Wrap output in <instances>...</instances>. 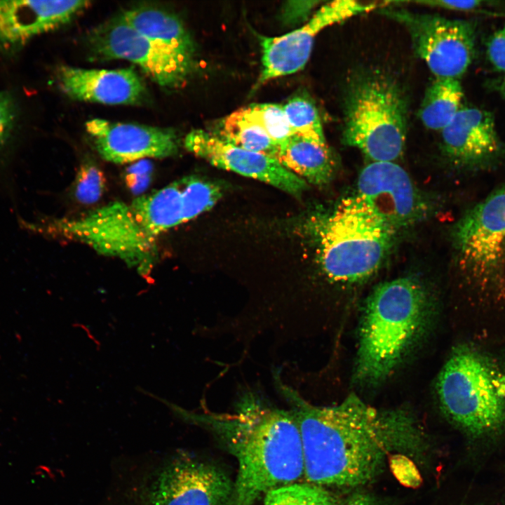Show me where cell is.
Here are the masks:
<instances>
[{"label":"cell","mask_w":505,"mask_h":505,"mask_svg":"<svg viewBox=\"0 0 505 505\" xmlns=\"http://www.w3.org/2000/svg\"><path fill=\"white\" fill-rule=\"evenodd\" d=\"M318 1H290L285 3L282 10V19L287 25H295L308 18Z\"/></svg>","instance_id":"obj_32"},{"label":"cell","mask_w":505,"mask_h":505,"mask_svg":"<svg viewBox=\"0 0 505 505\" xmlns=\"http://www.w3.org/2000/svg\"><path fill=\"white\" fill-rule=\"evenodd\" d=\"M486 54L494 70L505 72V23L489 37Z\"/></svg>","instance_id":"obj_31"},{"label":"cell","mask_w":505,"mask_h":505,"mask_svg":"<svg viewBox=\"0 0 505 505\" xmlns=\"http://www.w3.org/2000/svg\"><path fill=\"white\" fill-rule=\"evenodd\" d=\"M263 505H331L335 499L325 487L309 483L277 487L264 494Z\"/></svg>","instance_id":"obj_25"},{"label":"cell","mask_w":505,"mask_h":505,"mask_svg":"<svg viewBox=\"0 0 505 505\" xmlns=\"http://www.w3.org/2000/svg\"><path fill=\"white\" fill-rule=\"evenodd\" d=\"M411 3L421 5L440 8L450 11L472 12L480 11L484 6L492 3L491 1L471 0V1H449V0H422L413 1Z\"/></svg>","instance_id":"obj_34"},{"label":"cell","mask_w":505,"mask_h":505,"mask_svg":"<svg viewBox=\"0 0 505 505\" xmlns=\"http://www.w3.org/2000/svg\"><path fill=\"white\" fill-rule=\"evenodd\" d=\"M234 482L218 466L188 454L176 457L154 478L147 505H232Z\"/></svg>","instance_id":"obj_11"},{"label":"cell","mask_w":505,"mask_h":505,"mask_svg":"<svg viewBox=\"0 0 505 505\" xmlns=\"http://www.w3.org/2000/svg\"><path fill=\"white\" fill-rule=\"evenodd\" d=\"M88 1H0V45L15 48L68 22Z\"/></svg>","instance_id":"obj_17"},{"label":"cell","mask_w":505,"mask_h":505,"mask_svg":"<svg viewBox=\"0 0 505 505\" xmlns=\"http://www.w3.org/2000/svg\"><path fill=\"white\" fill-rule=\"evenodd\" d=\"M274 377L299 426L307 483L323 487L365 485L389 457L410 451L422 440L408 411L377 409L354 394L335 405H315L278 374Z\"/></svg>","instance_id":"obj_1"},{"label":"cell","mask_w":505,"mask_h":505,"mask_svg":"<svg viewBox=\"0 0 505 505\" xmlns=\"http://www.w3.org/2000/svg\"><path fill=\"white\" fill-rule=\"evenodd\" d=\"M222 139L245 149L274 158L277 144L264 129L245 112L239 109L222 121L220 127Z\"/></svg>","instance_id":"obj_23"},{"label":"cell","mask_w":505,"mask_h":505,"mask_svg":"<svg viewBox=\"0 0 505 505\" xmlns=\"http://www.w3.org/2000/svg\"><path fill=\"white\" fill-rule=\"evenodd\" d=\"M380 11L405 26L414 50L435 78L459 79L472 63L476 36L472 22L386 7Z\"/></svg>","instance_id":"obj_9"},{"label":"cell","mask_w":505,"mask_h":505,"mask_svg":"<svg viewBox=\"0 0 505 505\" xmlns=\"http://www.w3.org/2000/svg\"><path fill=\"white\" fill-rule=\"evenodd\" d=\"M407 104L393 79L382 73L361 74L351 81L344 102L343 140L372 162L392 161L403 152Z\"/></svg>","instance_id":"obj_6"},{"label":"cell","mask_w":505,"mask_h":505,"mask_svg":"<svg viewBox=\"0 0 505 505\" xmlns=\"http://www.w3.org/2000/svg\"><path fill=\"white\" fill-rule=\"evenodd\" d=\"M499 90H500L501 93L505 97V76L501 81Z\"/></svg>","instance_id":"obj_36"},{"label":"cell","mask_w":505,"mask_h":505,"mask_svg":"<svg viewBox=\"0 0 505 505\" xmlns=\"http://www.w3.org/2000/svg\"><path fill=\"white\" fill-rule=\"evenodd\" d=\"M274 159L290 172L316 185L328 183L334 171V161L327 143L297 135L277 145Z\"/></svg>","instance_id":"obj_20"},{"label":"cell","mask_w":505,"mask_h":505,"mask_svg":"<svg viewBox=\"0 0 505 505\" xmlns=\"http://www.w3.org/2000/svg\"><path fill=\"white\" fill-rule=\"evenodd\" d=\"M159 401L183 421L213 435L236 461L232 505H253L269 490L299 482L304 474L299 426L292 412L246 390L230 412L188 410Z\"/></svg>","instance_id":"obj_2"},{"label":"cell","mask_w":505,"mask_h":505,"mask_svg":"<svg viewBox=\"0 0 505 505\" xmlns=\"http://www.w3.org/2000/svg\"><path fill=\"white\" fill-rule=\"evenodd\" d=\"M331 505H377L376 501L370 496L358 494L342 501L335 500Z\"/></svg>","instance_id":"obj_35"},{"label":"cell","mask_w":505,"mask_h":505,"mask_svg":"<svg viewBox=\"0 0 505 505\" xmlns=\"http://www.w3.org/2000/svg\"><path fill=\"white\" fill-rule=\"evenodd\" d=\"M377 3L336 0L323 5L302 27L285 34L261 39L262 69L257 86L294 74L307 64L317 34L325 27L375 10Z\"/></svg>","instance_id":"obj_12"},{"label":"cell","mask_w":505,"mask_h":505,"mask_svg":"<svg viewBox=\"0 0 505 505\" xmlns=\"http://www.w3.org/2000/svg\"><path fill=\"white\" fill-rule=\"evenodd\" d=\"M86 128L102 158L115 163L166 158L178 151L176 134L168 128L102 119L89 120Z\"/></svg>","instance_id":"obj_15"},{"label":"cell","mask_w":505,"mask_h":505,"mask_svg":"<svg viewBox=\"0 0 505 505\" xmlns=\"http://www.w3.org/2000/svg\"><path fill=\"white\" fill-rule=\"evenodd\" d=\"M60 90L69 97L105 105H137L147 89L133 69H87L62 66L57 74Z\"/></svg>","instance_id":"obj_18"},{"label":"cell","mask_w":505,"mask_h":505,"mask_svg":"<svg viewBox=\"0 0 505 505\" xmlns=\"http://www.w3.org/2000/svg\"><path fill=\"white\" fill-rule=\"evenodd\" d=\"M441 134L445 153L461 166H487L503 152L493 114L478 107H462Z\"/></svg>","instance_id":"obj_16"},{"label":"cell","mask_w":505,"mask_h":505,"mask_svg":"<svg viewBox=\"0 0 505 505\" xmlns=\"http://www.w3.org/2000/svg\"><path fill=\"white\" fill-rule=\"evenodd\" d=\"M122 15L128 25L144 36L194 57L191 36L174 13L158 7L142 6L124 11Z\"/></svg>","instance_id":"obj_21"},{"label":"cell","mask_w":505,"mask_h":505,"mask_svg":"<svg viewBox=\"0 0 505 505\" xmlns=\"http://www.w3.org/2000/svg\"><path fill=\"white\" fill-rule=\"evenodd\" d=\"M15 121V107L9 95L0 90V149L8 140Z\"/></svg>","instance_id":"obj_33"},{"label":"cell","mask_w":505,"mask_h":505,"mask_svg":"<svg viewBox=\"0 0 505 505\" xmlns=\"http://www.w3.org/2000/svg\"><path fill=\"white\" fill-rule=\"evenodd\" d=\"M106 184L102 171L92 163L82 165L76 177L74 195L76 199L84 204H91L102 196Z\"/></svg>","instance_id":"obj_28"},{"label":"cell","mask_w":505,"mask_h":505,"mask_svg":"<svg viewBox=\"0 0 505 505\" xmlns=\"http://www.w3.org/2000/svg\"><path fill=\"white\" fill-rule=\"evenodd\" d=\"M464 93L459 79L436 78L427 88L419 111L423 124L442 131L462 109Z\"/></svg>","instance_id":"obj_22"},{"label":"cell","mask_w":505,"mask_h":505,"mask_svg":"<svg viewBox=\"0 0 505 505\" xmlns=\"http://www.w3.org/2000/svg\"><path fill=\"white\" fill-rule=\"evenodd\" d=\"M185 148L214 166L258 180L292 195H299L306 181L284 168L276 159L234 145L203 130H193Z\"/></svg>","instance_id":"obj_14"},{"label":"cell","mask_w":505,"mask_h":505,"mask_svg":"<svg viewBox=\"0 0 505 505\" xmlns=\"http://www.w3.org/2000/svg\"><path fill=\"white\" fill-rule=\"evenodd\" d=\"M321 269L332 282L354 283L380 267L396 230L355 195L343 198L314 222Z\"/></svg>","instance_id":"obj_5"},{"label":"cell","mask_w":505,"mask_h":505,"mask_svg":"<svg viewBox=\"0 0 505 505\" xmlns=\"http://www.w3.org/2000/svg\"><path fill=\"white\" fill-rule=\"evenodd\" d=\"M152 165L149 161L142 159L130 166L126 173L127 186L135 194H140L149 184Z\"/></svg>","instance_id":"obj_30"},{"label":"cell","mask_w":505,"mask_h":505,"mask_svg":"<svg viewBox=\"0 0 505 505\" xmlns=\"http://www.w3.org/2000/svg\"><path fill=\"white\" fill-rule=\"evenodd\" d=\"M437 393L447 418L473 438L505 429V351L457 346L439 374Z\"/></svg>","instance_id":"obj_4"},{"label":"cell","mask_w":505,"mask_h":505,"mask_svg":"<svg viewBox=\"0 0 505 505\" xmlns=\"http://www.w3.org/2000/svg\"><path fill=\"white\" fill-rule=\"evenodd\" d=\"M244 109L277 145L294 135L282 105L262 103L252 105Z\"/></svg>","instance_id":"obj_27"},{"label":"cell","mask_w":505,"mask_h":505,"mask_svg":"<svg viewBox=\"0 0 505 505\" xmlns=\"http://www.w3.org/2000/svg\"><path fill=\"white\" fill-rule=\"evenodd\" d=\"M185 222L210 210L222 197V189L215 182L197 176L181 179Z\"/></svg>","instance_id":"obj_26"},{"label":"cell","mask_w":505,"mask_h":505,"mask_svg":"<svg viewBox=\"0 0 505 505\" xmlns=\"http://www.w3.org/2000/svg\"><path fill=\"white\" fill-rule=\"evenodd\" d=\"M46 231L83 243L100 254L121 259L143 277L149 276L156 241L135 222L128 204L115 202L74 219L56 220Z\"/></svg>","instance_id":"obj_8"},{"label":"cell","mask_w":505,"mask_h":505,"mask_svg":"<svg viewBox=\"0 0 505 505\" xmlns=\"http://www.w3.org/2000/svg\"><path fill=\"white\" fill-rule=\"evenodd\" d=\"M431 311L428 295L415 278H398L377 286L363 314L356 380L372 385L385 379L426 330Z\"/></svg>","instance_id":"obj_3"},{"label":"cell","mask_w":505,"mask_h":505,"mask_svg":"<svg viewBox=\"0 0 505 505\" xmlns=\"http://www.w3.org/2000/svg\"><path fill=\"white\" fill-rule=\"evenodd\" d=\"M355 196L395 230L419 219L425 208L408 174L392 161L367 165Z\"/></svg>","instance_id":"obj_13"},{"label":"cell","mask_w":505,"mask_h":505,"mask_svg":"<svg viewBox=\"0 0 505 505\" xmlns=\"http://www.w3.org/2000/svg\"><path fill=\"white\" fill-rule=\"evenodd\" d=\"M282 106L294 135L326 143L318 112L311 101L295 96Z\"/></svg>","instance_id":"obj_24"},{"label":"cell","mask_w":505,"mask_h":505,"mask_svg":"<svg viewBox=\"0 0 505 505\" xmlns=\"http://www.w3.org/2000/svg\"><path fill=\"white\" fill-rule=\"evenodd\" d=\"M392 472L400 483L415 487L421 483L420 475L415 464L403 454H396L389 458Z\"/></svg>","instance_id":"obj_29"},{"label":"cell","mask_w":505,"mask_h":505,"mask_svg":"<svg viewBox=\"0 0 505 505\" xmlns=\"http://www.w3.org/2000/svg\"><path fill=\"white\" fill-rule=\"evenodd\" d=\"M462 269L483 303L505 299V185L465 213L453 229Z\"/></svg>","instance_id":"obj_7"},{"label":"cell","mask_w":505,"mask_h":505,"mask_svg":"<svg viewBox=\"0 0 505 505\" xmlns=\"http://www.w3.org/2000/svg\"><path fill=\"white\" fill-rule=\"evenodd\" d=\"M128 206L135 222L154 240L163 232L185 222L181 180L136 198Z\"/></svg>","instance_id":"obj_19"},{"label":"cell","mask_w":505,"mask_h":505,"mask_svg":"<svg viewBox=\"0 0 505 505\" xmlns=\"http://www.w3.org/2000/svg\"><path fill=\"white\" fill-rule=\"evenodd\" d=\"M88 43L94 56L132 62L165 88L180 86L194 68V57L144 36L122 14L94 29Z\"/></svg>","instance_id":"obj_10"}]
</instances>
